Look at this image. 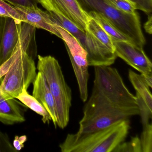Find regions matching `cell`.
I'll list each match as a JSON object with an SVG mask.
<instances>
[{"label": "cell", "instance_id": "19", "mask_svg": "<svg viewBox=\"0 0 152 152\" xmlns=\"http://www.w3.org/2000/svg\"><path fill=\"white\" fill-rule=\"evenodd\" d=\"M135 96L139 108V115H140L141 116L142 125L150 123L149 121L152 118V110L149 109L138 94L136 93Z\"/></svg>", "mask_w": 152, "mask_h": 152}, {"label": "cell", "instance_id": "7", "mask_svg": "<svg viewBox=\"0 0 152 152\" xmlns=\"http://www.w3.org/2000/svg\"><path fill=\"white\" fill-rule=\"evenodd\" d=\"M10 4L13 6L21 15L22 22L36 29L48 31L62 39V36L56 28L57 24L48 11H43L38 6L26 7L17 4Z\"/></svg>", "mask_w": 152, "mask_h": 152}, {"label": "cell", "instance_id": "8", "mask_svg": "<svg viewBox=\"0 0 152 152\" xmlns=\"http://www.w3.org/2000/svg\"><path fill=\"white\" fill-rule=\"evenodd\" d=\"M23 28V22L5 17V25L0 46V66L12 56Z\"/></svg>", "mask_w": 152, "mask_h": 152}, {"label": "cell", "instance_id": "13", "mask_svg": "<svg viewBox=\"0 0 152 152\" xmlns=\"http://www.w3.org/2000/svg\"><path fill=\"white\" fill-rule=\"evenodd\" d=\"M16 99L26 106L41 115L43 123L49 124L51 121V117L46 108L32 95L29 94L27 90L24 89Z\"/></svg>", "mask_w": 152, "mask_h": 152}, {"label": "cell", "instance_id": "21", "mask_svg": "<svg viewBox=\"0 0 152 152\" xmlns=\"http://www.w3.org/2000/svg\"><path fill=\"white\" fill-rule=\"evenodd\" d=\"M16 152L8 135L0 129V152Z\"/></svg>", "mask_w": 152, "mask_h": 152}, {"label": "cell", "instance_id": "3", "mask_svg": "<svg viewBox=\"0 0 152 152\" xmlns=\"http://www.w3.org/2000/svg\"><path fill=\"white\" fill-rule=\"evenodd\" d=\"M37 69L44 75L56 104L57 126H67L72 106V90L66 83L58 61L51 56L38 55Z\"/></svg>", "mask_w": 152, "mask_h": 152}, {"label": "cell", "instance_id": "22", "mask_svg": "<svg viewBox=\"0 0 152 152\" xmlns=\"http://www.w3.org/2000/svg\"><path fill=\"white\" fill-rule=\"evenodd\" d=\"M135 6L136 10H141L147 15L152 11V0H129Z\"/></svg>", "mask_w": 152, "mask_h": 152}, {"label": "cell", "instance_id": "14", "mask_svg": "<svg viewBox=\"0 0 152 152\" xmlns=\"http://www.w3.org/2000/svg\"><path fill=\"white\" fill-rule=\"evenodd\" d=\"M88 14L91 17L94 18L104 30L111 36L112 39L114 40L124 41L132 43L129 38L117 30L102 15L95 12H90Z\"/></svg>", "mask_w": 152, "mask_h": 152}, {"label": "cell", "instance_id": "10", "mask_svg": "<svg viewBox=\"0 0 152 152\" xmlns=\"http://www.w3.org/2000/svg\"><path fill=\"white\" fill-rule=\"evenodd\" d=\"M27 107L17 99L4 96L0 92V122L3 124L13 125L24 122Z\"/></svg>", "mask_w": 152, "mask_h": 152}, {"label": "cell", "instance_id": "26", "mask_svg": "<svg viewBox=\"0 0 152 152\" xmlns=\"http://www.w3.org/2000/svg\"><path fill=\"white\" fill-rule=\"evenodd\" d=\"M5 21V17H0V46H1L2 34H3V30H4Z\"/></svg>", "mask_w": 152, "mask_h": 152}, {"label": "cell", "instance_id": "17", "mask_svg": "<svg viewBox=\"0 0 152 152\" xmlns=\"http://www.w3.org/2000/svg\"><path fill=\"white\" fill-rule=\"evenodd\" d=\"M120 152H142L140 138L137 136L132 137L129 142L121 143L113 151Z\"/></svg>", "mask_w": 152, "mask_h": 152}, {"label": "cell", "instance_id": "11", "mask_svg": "<svg viewBox=\"0 0 152 152\" xmlns=\"http://www.w3.org/2000/svg\"><path fill=\"white\" fill-rule=\"evenodd\" d=\"M32 96L35 97L48 111L55 128H56L57 115L56 104L45 76L41 72L37 73L33 83Z\"/></svg>", "mask_w": 152, "mask_h": 152}, {"label": "cell", "instance_id": "18", "mask_svg": "<svg viewBox=\"0 0 152 152\" xmlns=\"http://www.w3.org/2000/svg\"><path fill=\"white\" fill-rule=\"evenodd\" d=\"M0 17L11 18L18 22H22V17L16 9L3 0H0Z\"/></svg>", "mask_w": 152, "mask_h": 152}, {"label": "cell", "instance_id": "9", "mask_svg": "<svg viewBox=\"0 0 152 152\" xmlns=\"http://www.w3.org/2000/svg\"><path fill=\"white\" fill-rule=\"evenodd\" d=\"M47 1L80 29L86 31L91 17L82 8L77 0H47Z\"/></svg>", "mask_w": 152, "mask_h": 152}, {"label": "cell", "instance_id": "4", "mask_svg": "<svg viewBox=\"0 0 152 152\" xmlns=\"http://www.w3.org/2000/svg\"><path fill=\"white\" fill-rule=\"evenodd\" d=\"M87 13L95 12L102 15L121 33L129 38L133 45L143 48L146 43L137 13L129 14L110 5L104 0H77Z\"/></svg>", "mask_w": 152, "mask_h": 152}, {"label": "cell", "instance_id": "27", "mask_svg": "<svg viewBox=\"0 0 152 152\" xmlns=\"http://www.w3.org/2000/svg\"><path fill=\"white\" fill-rule=\"evenodd\" d=\"M124 1H128V2H129V3H131L129 1V0H124Z\"/></svg>", "mask_w": 152, "mask_h": 152}, {"label": "cell", "instance_id": "25", "mask_svg": "<svg viewBox=\"0 0 152 152\" xmlns=\"http://www.w3.org/2000/svg\"><path fill=\"white\" fill-rule=\"evenodd\" d=\"M152 15L151 14L148 15L147 21L146 22L144 26V28L145 30V31L149 34H152Z\"/></svg>", "mask_w": 152, "mask_h": 152}, {"label": "cell", "instance_id": "6", "mask_svg": "<svg viewBox=\"0 0 152 152\" xmlns=\"http://www.w3.org/2000/svg\"><path fill=\"white\" fill-rule=\"evenodd\" d=\"M116 56L140 73L143 76L152 75V64L143 50L129 42L114 40Z\"/></svg>", "mask_w": 152, "mask_h": 152}, {"label": "cell", "instance_id": "1", "mask_svg": "<svg viewBox=\"0 0 152 152\" xmlns=\"http://www.w3.org/2000/svg\"><path fill=\"white\" fill-rule=\"evenodd\" d=\"M94 67L92 93L83 108L79 132L104 129L140 114L136 96L125 86L117 69L110 66Z\"/></svg>", "mask_w": 152, "mask_h": 152}, {"label": "cell", "instance_id": "5", "mask_svg": "<svg viewBox=\"0 0 152 152\" xmlns=\"http://www.w3.org/2000/svg\"><path fill=\"white\" fill-rule=\"evenodd\" d=\"M56 27L65 44L78 83L81 99L83 102H86L88 100L89 77L87 51L76 38L70 33L58 25Z\"/></svg>", "mask_w": 152, "mask_h": 152}, {"label": "cell", "instance_id": "2", "mask_svg": "<svg viewBox=\"0 0 152 152\" xmlns=\"http://www.w3.org/2000/svg\"><path fill=\"white\" fill-rule=\"evenodd\" d=\"M130 129L129 120L88 132L68 134L59 145L62 152H113L123 142Z\"/></svg>", "mask_w": 152, "mask_h": 152}, {"label": "cell", "instance_id": "12", "mask_svg": "<svg viewBox=\"0 0 152 152\" xmlns=\"http://www.w3.org/2000/svg\"><path fill=\"white\" fill-rule=\"evenodd\" d=\"M129 78L136 90V93L139 94L149 109L152 110V96L150 88L145 81L142 75L129 70Z\"/></svg>", "mask_w": 152, "mask_h": 152}, {"label": "cell", "instance_id": "24", "mask_svg": "<svg viewBox=\"0 0 152 152\" xmlns=\"http://www.w3.org/2000/svg\"><path fill=\"white\" fill-rule=\"evenodd\" d=\"M26 140L27 137L26 135L20 137L16 136L15 137L13 145L17 151H19L24 147V143L26 141Z\"/></svg>", "mask_w": 152, "mask_h": 152}, {"label": "cell", "instance_id": "20", "mask_svg": "<svg viewBox=\"0 0 152 152\" xmlns=\"http://www.w3.org/2000/svg\"><path fill=\"white\" fill-rule=\"evenodd\" d=\"M115 8L129 14L136 13L135 6L124 0H104Z\"/></svg>", "mask_w": 152, "mask_h": 152}, {"label": "cell", "instance_id": "15", "mask_svg": "<svg viewBox=\"0 0 152 152\" xmlns=\"http://www.w3.org/2000/svg\"><path fill=\"white\" fill-rule=\"evenodd\" d=\"M86 31H88L96 39L101 42L109 49L115 52L112 38L99 24L92 18L91 17L88 22Z\"/></svg>", "mask_w": 152, "mask_h": 152}, {"label": "cell", "instance_id": "23", "mask_svg": "<svg viewBox=\"0 0 152 152\" xmlns=\"http://www.w3.org/2000/svg\"><path fill=\"white\" fill-rule=\"evenodd\" d=\"M9 4H15L26 7L38 6V0H3Z\"/></svg>", "mask_w": 152, "mask_h": 152}, {"label": "cell", "instance_id": "16", "mask_svg": "<svg viewBox=\"0 0 152 152\" xmlns=\"http://www.w3.org/2000/svg\"><path fill=\"white\" fill-rule=\"evenodd\" d=\"M140 140L142 152H152V125L151 123L143 125Z\"/></svg>", "mask_w": 152, "mask_h": 152}]
</instances>
